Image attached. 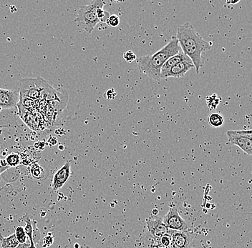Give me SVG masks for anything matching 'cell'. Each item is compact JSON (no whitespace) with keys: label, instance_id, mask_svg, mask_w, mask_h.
I'll return each mask as SVG.
<instances>
[{"label":"cell","instance_id":"1","mask_svg":"<svg viewBox=\"0 0 252 248\" xmlns=\"http://www.w3.org/2000/svg\"><path fill=\"white\" fill-rule=\"evenodd\" d=\"M176 37L181 51L190 59L197 73H199L204 65L202 54L212 49V44L204 40L190 22L178 27Z\"/></svg>","mask_w":252,"mask_h":248},{"label":"cell","instance_id":"2","mask_svg":"<svg viewBox=\"0 0 252 248\" xmlns=\"http://www.w3.org/2000/svg\"><path fill=\"white\" fill-rule=\"evenodd\" d=\"M181 51L180 45L176 37L171 40L163 48L152 55L142 56L136 59L140 71L153 80L161 81L160 71L163 64L171 56Z\"/></svg>","mask_w":252,"mask_h":248},{"label":"cell","instance_id":"3","mask_svg":"<svg viewBox=\"0 0 252 248\" xmlns=\"http://www.w3.org/2000/svg\"><path fill=\"white\" fill-rule=\"evenodd\" d=\"M105 4L106 3L101 0H94L87 5L80 7L75 23L81 25L86 32L91 34L100 23L97 17V9L103 8Z\"/></svg>","mask_w":252,"mask_h":248},{"label":"cell","instance_id":"4","mask_svg":"<svg viewBox=\"0 0 252 248\" xmlns=\"http://www.w3.org/2000/svg\"><path fill=\"white\" fill-rule=\"evenodd\" d=\"M49 83L41 78H26L20 80L18 84L20 96L32 100H38L43 96L44 92Z\"/></svg>","mask_w":252,"mask_h":248},{"label":"cell","instance_id":"5","mask_svg":"<svg viewBox=\"0 0 252 248\" xmlns=\"http://www.w3.org/2000/svg\"><path fill=\"white\" fill-rule=\"evenodd\" d=\"M229 143L239 147L247 155L252 154V130H228L226 133Z\"/></svg>","mask_w":252,"mask_h":248},{"label":"cell","instance_id":"6","mask_svg":"<svg viewBox=\"0 0 252 248\" xmlns=\"http://www.w3.org/2000/svg\"><path fill=\"white\" fill-rule=\"evenodd\" d=\"M163 222L168 230L175 231H188L189 224L184 218H181L177 208H171L163 219Z\"/></svg>","mask_w":252,"mask_h":248},{"label":"cell","instance_id":"7","mask_svg":"<svg viewBox=\"0 0 252 248\" xmlns=\"http://www.w3.org/2000/svg\"><path fill=\"white\" fill-rule=\"evenodd\" d=\"M19 89H5L0 88V109L12 110L17 108L20 102Z\"/></svg>","mask_w":252,"mask_h":248},{"label":"cell","instance_id":"8","mask_svg":"<svg viewBox=\"0 0 252 248\" xmlns=\"http://www.w3.org/2000/svg\"><path fill=\"white\" fill-rule=\"evenodd\" d=\"M146 226H147L149 235H151V238L155 240L160 239L168 232V229L163 222V219L158 217L148 220Z\"/></svg>","mask_w":252,"mask_h":248},{"label":"cell","instance_id":"9","mask_svg":"<svg viewBox=\"0 0 252 248\" xmlns=\"http://www.w3.org/2000/svg\"><path fill=\"white\" fill-rule=\"evenodd\" d=\"M172 243L177 248H191L193 235L189 231L180 232L168 230Z\"/></svg>","mask_w":252,"mask_h":248},{"label":"cell","instance_id":"10","mask_svg":"<svg viewBox=\"0 0 252 248\" xmlns=\"http://www.w3.org/2000/svg\"><path fill=\"white\" fill-rule=\"evenodd\" d=\"M71 175L70 164L67 162L61 168L55 172L53 176V188L55 191H58L63 188L68 180Z\"/></svg>","mask_w":252,"mask_h":248},{"label":"cell","instance_id":"11","mask_svg":"<svg viewBox=\"0 0 252 248\" xmlns=\"http://www.w3.org/2000/svg\"><path fill=\"white\" fill-rule=\"evenodd\" d=\"M193 68H194V66H193L191 61H184V62H181L180 63L175 65L169 71L167 72L165 75L164 78H163V80L170 78H182L189 70H192Z\"/></svg>","mask_w":252,"mask_h":248},{"label":"cell","instance_id":"12","mask_svg":"<svg viewBox=\"0 0 252 248\" xmlns=\"http://www.w3.org/2000/svg\"><path fill=\"white\" fill-rule=\"evenodd\" d=\"M25 222H26V224L24 229H25V233L31 243V248H36L34 241L35 240L39 241V240L40 239V233H39L38 229L36 227V222L27 218Z\"/></svg>","mask_w":252,"mask_h":248},{"label":"cell","instance_id":"13","mask_svg":"<svg viewBox=\"0 0 252 248\" xmlns=\"http://www.w3.org/2000/svg\"><path fill=\"white\" fill-rule=\"evenodd\" d=\"M184 61H190L188 56L186 55L182 51L179 52L178 54L175 55L171 58L168 59L165 62V63L163 64V67H162L161 71H160V76H161V79L163 80L165 74L167 73L175 65L180 63L181 62Z\"/></svg>","mask_w":252,"mask_h":248},{"label":"cell","instance_id":"14","mask_svg":"<svg viewBox=\"0 0 252 248\" xmlns=\"http://www.w3.org/2000/svg\"><path fill=\"white\" fill-rule=\"evenodd\" d=\"M4 110L0 109V129H10L12 127L15 126L17 117L15 114V110Z\"/></svg>","mask_w":252,"mask_h":248},{"label":"cell","instance_id":"15","mask_svg":"<svg viewBox=\"0 0 252 248\" xmlns=\"http://www.w3.org/2000/svg\"><path fill=\"white\" fill-rule=\"evenodd\" d=\"M9 129H0V161L1 158L5 156L6 151L9 150V139H12V135L9 133Z\"/></svg>","mask_w":252,"mask_h":248},{"label":"cell","instance_id":"16","mask_svg":"<svg viewBox=\"0 0 252 248\" xmlns=\"http://www.w3.org/2000/svg\"><path fill=\"white\" fill-rule=\"evenodd\" d=\"M208 122H209L210 126L214 128H221L224 124V117L222 114L218 112H213L209 114L208 117Z\"/></svg>","mask_w":252,"mask_h":248},{"label":"cell","instance_id":"17","mask_svg":"<svg viewBox=\"0 0 252 248\" xmlns=\"http://www.w3.org/2000/svg\"><path fill=\"white\" fill-rule=\"evenodd\" d=\"M0 241L2 248H17L19 245L15 233L12 234L7 238H4L0 235Z\"/></svg>","mask_w":252,"mask_h":248},{"label":"cell","instance_id":"18","mask_svg":"<svg viewBox=\"0 0 252 248\" xmlns=\"http://www.w3.org/2000/svg\"><path fill=\"white\" fill-rule=\"evenodd\" d=\"M220 101H221V98L217 94H213V95L206 97V105H207L208 108L212 110H217V107L220 105Z\"/></svg>","mask_w":252,"mask_h":248},{"label":"cell","instance_id":"19","mask_svg":"<svg viewBox=\"0 0 252 248\" xmlns=\"http://www.w3.org/2000/svg\"><path fill=\"white\" fill-rule=\"evenodd\" d=\"M6 163H7L8 167H15L18 166L20 164V156L15 152H12L9 154L5 159Z\"/></svg>","mask_w":252,"mask_h":248},{"label":"cell","instance_id":"20","mask_svg":"<svg viewBox=\"0 0 252 248\" xmlns=\"http://www.w3.org/2000/svg\"><path fill=\"white\" fill-rule=\"evenodd\" d=\"M15 234L19 244H24V243H27L30 242L26 233H25L24 227H22V226L17 227V228L15 229Z\"/></svg>","mask_w":252,"mask_h":248},{"label":"cell","instance_id":"21","mask_svg":"<svg viewBox=\"0 0 252 248\" xmlns=\"http://www.w3.org/2000/svg\"><path fill=\"white\" fill-rule=\"evenodd\" d=\"M158 248H164L168 247L172 244V239H171V235L169 233L165 234V235L162 236L158 240Z\"/></svg>","mask_w":252,"mask_h":248},{"label":"cell","instance_id":"22","mask_svg":"<svg viewBox=\"0 0 252 248\" xmlns=\"http://www.w3.org/2000/svg\"><path fill=\"white\" fill-rule=\"evenodd\" d=\"M31 173L32 177L35 179H41L44 176V170L39 165H34L31 168Z\"/></svg>","mask_w":252,"mask_h":248},{"label":"cell","instance_id":"23","mask_svg":"<svg viewBox=\"0 0 252 248\" xmlns=\"http://www.w3.org/2000/svg\"><path fill=\"white\" fill-rule=\"evenodd\" d=\"M110 16V15L109 12L104 10L103 8L97 9V17L100 23H106V21L108 20V17Z\"/></svg>","mask_w":252,"mask_h":248},{"label":"cell","instance_id":"24","mask_svg":"<svg viewBox=\"0 0 252 248\" xmlns=\"http://www.w3.org/2000/svg\"><path fill=\"white\" fill-rule=\"evenodd\" d=\"M106 24L111 28H116L120 24V17L116 15H112L108 17Z\"/></svg>","mask_w":252,"mask_h":248},{"label":"cell","instance_id":"25","mask_svg":"<svg viewBox=\"0 0 252 248\" xmlns=\"http://www.w3.org/2000/svg\"><path fill=\"white\" fill-rule=\"evenodd\" d=\"M124 59H125L126 62L130 63V62L136 60L137 56L135 55V53L132 50H128V51H126V53H124Z\"/></svg>","mask_w":252,"mask_h":248},{"label":"cell","instance_id":"26","mask_svg":"<svg viewBox=\"0 0 252 248\" xmlns=\"http://www.w3.org/2000/svg\"><path fill=\"white\" fill-rule=\"evenodd\" d=\"M34 103V100H31V99L20 97V102H19V103H20V104L22 103V105L25 107V108H27V109L32 108Z\"/></svg>","mask_w":252,"mask_h":248},{"label":"cell","instance_id":"27","mask_svg":"<svg viewBox=\"0 0 252 248\" xmlns=\"http://www.w3.org/2000/svg\"><path fill=\"white\" fill-rule=\"evenodd\" d=\"M116 95H117V92H116L114 89L111 88L108 89L106 92L104 94V97L107 100H114L116 98Z\"/></svg>","mask_w":252,"mask_h":248},{"label":"cell","instance_id":"28","mask_svg":"<svg viewBox=\"0 0 252 248\" xmlns=\"http://www.w3.org/2000/svg\"><path fill=\"white\" fill-rule=\"evenodd\" d=\"M53 240H54V236L53 235H51V234L49 233L48 235H47L45 238V240H44L43 243V248H47L50 247L52 244L53 243Z\"/></svg>","mask_w":252,"mask_h":248},{"label":"cell","instance_id":"29","mask_svg":"<svg viewBox=\"0 0 252 248\" xmlns=\"http://www.w3.org/2000/svg\"><path fill=\"white\" fill-rule=\"evenodd\" d=\"M9 168V167H4V166L0 165V175H1L3 172H5V171L7 170Z\"/></svg>","mask_w":252,"mask_h":248},{"label":"cell","instance_id":"30","mask_svg":"<svg viewBox=\"0 0 252 248\" xmlns=\"http://www.w3.org/2000/svg\"><path fill=\"white\" fill-rule=\"evenodd\" d=\"M240 2V1H226V4H231V5H234V4H238Z\"/></svg>","mask_w":252,"mask_h":248},{"label":"cell","instance_id":"31","mask_svg":"<svg viewBox=\"0 0 252 248\" xmlns=\"http://www.w3.org/2000/svg\"><path fill=\"white\" fill-rule=\"evenodd\" d=\"M177 248L176 247V246H174V245L173 244H171V246H168V247H167V248Z\"/></svg>","mask_w":252,"mask_h":248},{"label":"cell","instance_id":"32","mask_svg":"<svg viewBox=\"0 0 252 248\" xmlns=\"http://www.w3.org/2000/svg\"></svg>","mask_w":252,"mask_h":248}]
</instances>
